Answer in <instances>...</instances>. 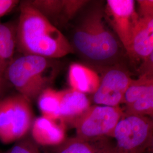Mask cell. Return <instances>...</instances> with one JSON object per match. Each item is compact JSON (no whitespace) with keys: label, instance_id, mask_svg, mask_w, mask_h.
I'll list each match as a JSON object with an SVG mask.
<instances>
[{"label":"cell","instance_id":"cell-19","mask_svg":"<svg viewBox=\"0 0 153 153\" xmlns=\"http://www.w3.org/2000/svg\"><path fill=\"white\" fill-rule=\"evenodd\" d=\"M1 153H41L36 143L30 138H22L9 150Z\"/></svg>","mask_w":153,"mask_h":153},{"label":"cell","instance_id":"cell-12","mask_svg":"<svg viewBox=\"0 0 153 153\" xmlns=\"http://www.w3.org/2000/svg\"><path fill=\"white\" fill-rule=\"evenodd\" d=\"M16 49V25L0 23V98L6 90L7 69L13 60Z\"/></svg>","mask_w":153,"mask_h":153},{"label":"cell","instance_id":"cell-18","mask_svg":"<svg viewBox=\"0 0 153 153\" xmlns=\"http://www.w3.org/2000/svg\"><path fill=\"white\" fill-rule=\"evenodd\" d=\"M126 115H138L143 116H153V92L149 93L138 99L132 103L125 105L123 109Z\"/></svg>","mask_w":153,"mask_h":153},{"label":"cell","instance_id":"cell-11","mask_svg":"<svg viewBox=\"0 0 153 153\" xmlns=\"http://www.w3.org/2000/svg\"><path fill=\"white\" fill-rule=\"evenodd\" d=\"M31 136L35 143L43 146H59L66 140L65 124L62 121L40 116L33 120Z\"/></svg>","mask_w":153,"mask_h":153},{"label":"cell","instance_id":"cell-8","mask_svg":"<svg viewBox=\"0 0 153 153\" xmlns=\"http://www.w3.org/2000/svg\"><path fill=\"white\" fill-rule=\"evenodd\" d=\"M105 14L127 53L139 19L133 0H108Z\"/></svg>","mask_w":153,"mask_h":153},{"label":"cell","instance_id":"cell-15","mask_svg":"<svg viewBox=\"0 0 153 153\" xmlns=\"http://www.w3.org/2000/svg\"><path fill=\"white\" fill-rule=\"evenodd\" d=\"M68 76L71 88L85 94L93 95L99 86L100 76L98 74L82 64L73 63L71 65Z\"/></svg>","mask_w":153,"mask_h":153},{"label":"cell","instance_id":"cell-9","mask_svg":"<svg viewBox=\"0 0 153 153\" xmlns=\"http://www.w3.org/2000/svg\"><path fill=\"white\" fill-rule=\"evenodd\" d=\"M28 1L56 27L57 25H62L71 21L88 2L85 0H33Z\"/></svg>","mask_w":153,"mask_h":153},{"label":"cell","instance_id":"cell-21","mask_svg":"<svg viewBox=\"0 0 153 153\" xmlns=\"http://www.w3.org/2000/svg\"><path fill=\"white\" fill-rule=\"evenodd\" d=\"M19 3L17 0H0V18L10 13Z\"/></svg>","mask_w":153,"mask_h":153},{"label":"cell","instance_id":"cell-3","mask_svg":"<svg viewBox=\"0 0 153 153\" xmlns=\"http://www.w3.org/2000/svg\"><path fill=\"white\" fill-rule=\"evenodd\" d=\"M55 59L36 55H24L14 59L6 78L19 94L32 101L50 88L60 71Z\"/></svg>","mask_w":153,"mask_h":153},{"label":"cell","instance_id":"cell-14","mask_svg":"<svg viewBox=\"0 0 153 153\" xmlns=\"http://www.w3.org/2000/svg\"><path fill=\"white\" fill-rule=\"evenodd\" d=\"M57 153H115V143L109 137L67 138L57 146Z\"/></svg>","mask_w":153,"mask_h":153},{"label":"cell","instance_id":"cell-20","mask_svg":"<svg viewBox=\"0 0 153 153\" xmlns=\"http://www.w3.org/2000/svg\"><path fill=\"white\" fill-rule=\"evenodd\" d=\"M137 4L139 18L153 16V0H138Z\"/></svg>","mask_w":153,"mask_h":153},{"label":"cell","instance_id":"cell-24","mask_svg":"<svg viewBox=\"0 0 153 153\" xmlns=\"http://www.w3.org/2000/svg\"><path fill=\"white\" fill-rule=\"evenodd\" d=\"M0 153H1V152H0Z\"/></svg>","mask_w":153,"mask_h":153},{"label":"cell","instance_id":"cell-7","mask_svg":"<svg viewBox=\"0 0 153 153\" xmlns=\"http://www.w3.org/2000/svg\"><path fill=\"white\" fill-rule=\"evenodd\" d=\"M102 77L92 100L95 105L117 107L123 103L126 91L132 78L128 72L119 65L103 69Z\"/></svg>","mask_w":153,"mask_h":153},{"label":"cell","instance_id":"cell-5","mask_svg":"<svg viewBox=\"0 0 153 153\" xmlns=\"http://www.w3.org/2000/svg\"><path fill=\"white\" fill-rule=\"evenodd\" d=\"M112 138L115 153H147L153 149V120L150 117L123 113Z\"/></svg>","mask_w":153,"mask_h":153},{"label":"cell","instance_id":"cell-17","mask_svg":"<svg viewBox=\"0 0 153 153\" xmlns=\"http://www.w3.org/2000/svg\"><path fill=\"white\" fill-rule=\"evenodd\" d=\"M153 92V76L141 75L137 79H132L124 95L123 104H131L138 99Z\"/></svg>","mask_w":153,"mask_h":153},{"label":"cell","instance_id":"cell-6","mask_svg":"<svg viewBox=\"0 0 153 153\" xmlns=\"http://www.w3.org/2000/svg\"><path fill=\"white\" fill-rule=\"evenodd\" d=\"M123 115L120 106L91 105L72 126L76 137L83 139L112 137L116 126Z\"/></svg>","mask_w":153,"mask_h":153},{"label":"cell","instance_id":"cell-1","mask_svg":"<svg viewBox=\"0 0 153 153\" xmlns=\"http://www.w3.org/2000/svg\"><path fill=\"white\" fill-rule=\"evenodd\" d=\"M72 42L74 51L102 69L119 65L125 50L100 7L93 9L83 17L75 28Z\"/></svg>","mask_w":153,"mask_h":153},{"label":"cell","instance_id":"cell-10","mask_svg":"<svg viewBox=\"0 0 153 153\" xmlns=\"http://www.w3.org/2000/svg\"><path fill=\"white\" fill-rule=\"evenodd\" d=\"M153 53V16L139 18L127 55L133 61H143Z\"/></svg>","mask_w":153,"mask_h":153},{"label":"cell","instance_id":"cell-22","mask_svg":"<svg viewBox=\"0 0 153 153\" xmlns=\"http://www.w3.org/2000/svg\"><path fill=\"white\" fill-rule=\"evenodd\" d=\"M139 71L141 75L153 76V53L142 61V64L140 68Z\"/></svg>","mask_w":153,"mask_h":153},{"label":"cell","instance_id":"cell-23","mask_svg":"<svg viewBox=\"0 0 153 153\" xmlns=\"http://www.w3.org/2000/svg\"><path fill=\"white\" fill-rule=\"evenodd\" d=\"M153 153V149H152V150H149V152H148L147 153Z\"/></svg>","mask_w":153,"mask_h":153},{"label":"cell","instance_id":"cell-13","mask_svg":"<svg viewBox=\"0 0 153 153\" xmlns=\"http://www.w3.org/2000/svg\"><path fill=\"white\" fill-rule=\"evenodd\" d=\"M61 91L60 120L72 126L91 106L86 94L72 88Z\"/></svg>","mask_w":153,"mask_h":153},{"label":"cell","instance_id":"cell-2","mask_svg":"<svg viewBox=\"0 0 153 153\" xmlns=\"http://www.w3.org/2000/svg\"><path fill=\"white\" fill-rule=\"evenodd\" d=\"M16 25V49L24 55L56 59L74 52L60 30L52 25L28 1L20 3Z\"/></svg>","mask_w":153,"mask_h":153},{"label":"cell","instance_id":"cell-4","mask_svg":"<svg viewBox=\"0 0 153 153\" xmlns=\"http://www.w3.org/2000/svg\"><path fill=\"white\" fill-rule=\"evenodd\" d=\"M31 101L21 94L0 99V141L21 140L31 129L33 115Z\"/></svg>","mask_w":153,"mask_h":153},{"label":"cell","instance_id":"cell-16","mask_svg":"<svg viewBox=\"0 0 153 153\" xmlns=\"http://www.w3.org/2000/svg\"><path fill=\"white\" fill-rule=\"evenodd\" d=\"M61 91L49 88L39 95L38 104L42 116L52 120L60 119Z\"/></svg>","mask_w":153,"mask_h":153}]
</instances>
